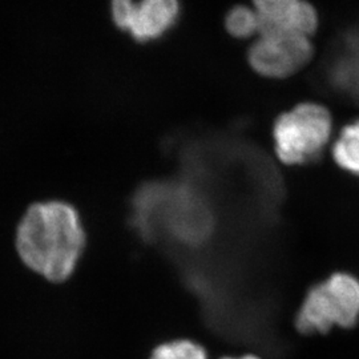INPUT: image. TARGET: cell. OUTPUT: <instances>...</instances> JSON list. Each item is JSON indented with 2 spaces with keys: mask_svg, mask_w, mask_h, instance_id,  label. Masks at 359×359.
<instances>
[{
  "mask_svg": "<svg viewBox=\"0 0 359 359\" xmlns=\"http://www.w3.org/2000/svg\"><path fill=\"white\" fill-rule=\"evenodd\" d=\"M15 245L28 269L62 285L76 276L88 249V231L76 206L63 200L40 201L20 218Z\"/></svg>",
  "mask_w": 359,
  "mask_h": 359,
  "instance_id": "obj_1",
  "label": "cell"
},
{
  "mask_svg": "<svg viewBox=\"0 0 359 359\" xmlns=\"http://www.w3.org/2000/svg\"><path fill=\"white\" fill-rule=\"evenodd\" d=\"M358 323L359 277L345 269L333 270L313 283L293 318L295 332L305 337L348 332Z\"/></svg>",
  "mask_w": 359,
  "mask_h": 359,
  "instance_id": "obj_2",
  "label": "cell"
},
{
  "mask_svg": "<svg viewBox=\"0 0 359 359\" xmlns=\"http://www.w3.org/2000/svg\"><path fill=\"white\" fill-rule=\"evenodd\" d=\"M333 135V118L327 108L299 104L280 116L273 127L274 152L286 167H305L320 158Z\"/></svg>",
  "mask_w": 359,
  "mask_h": 359,
  "instance_id": "obj_3",
  "label": "cell"
},
{
  "mask_svg": "<svg viewBox=\"0 0 359 359\" xmlns=\"http://www.w3.org/2000/svg\"><path fill=\"white\" fill-rule=\"evenodd\" d=\"M216 359H265L261 354L256 351H243V353H231V354H224L219 355Z\"/></svg>",
  "mask_w": 359,
  "mask_h": 359,
  "instance_id": "obj_10",
  "label": "cell"
},
{
  "mask_svg": "<svg viewBox=\"0 0 359 359\" xmlns=\"http://www.w3.org/2000/svg\"><path fill=\"white\" fill-rule=\"evenodd\" d=\"M334 163L351 176L359 177V120L347 124L334 142Z\"/></svg>",
  "mask_w": 359,
  "mask_h": 359,
  "instance_id": "obj_7",
  "label": "cell"
},
{
  "mask_svg": "<svg viewBox=\"0 0 359 359\" xmlns=\"http://www.w3.org/2000/svg\"><path fill=\"white\" fill-rule=\"evenodd\" d=\"M116 26L139 41L164 35L179 16L177 0H112Z\"/></svg>",
  "mask_w": 359,
  "mask_h": 359,
  "instance_id": "obj_5",
  "label": "cell"
},
{
  "mask_svg": "<svg viewBox=\"0 0 359 359\" xmlns=\"http://www.w3.org/2000/svg\"><path fill=\"white\" fill-rule=\"evenodd\" d=\"M252 7L258 16L261 32L311 36L318 27L317 11L306 0H253Z\"/></svg>",
  "mask_w": 359,
  "mask_h": 359,
  "instance_id": "obj_6",
  "label": "cell"
},
{
  "mask_svg": "<svg viewBox=\"0 0 359 359\" xmlns=\"http://www.w3.org/2000/svg\"><path fill=\"white\" fill-rule=\"evenodd\" d=\"M148 359H213L208 347L189 337L170 338L157 344Z\"/></svg>",
  "mask_w": 359,
  "mask_h": 359,
  "instance_id": "obj_8",
  "label": "cell"
},
{
  "mask_svg": "<svg viewBox=\"0 0 359 359\" xmlns=\"http://www.w3.org/2000/svg\"><path fill=\"white\" fill-rule=\"evenodd\" d=\"M310 36L285 32H261L249 51V62L259 75L274 79L290 76L313 57Z\"/></svg>",
  "mask_w": 359,
  "mask_h": 359,
  "instance_id": "obj_4",
  "label": "cell"
},
{
  "mask_svg": "<svg viewBox=\"0 0 359 359\" xmlns=\"http://www.w3.org/2000/svg\"><path fill=\"white\" fill-rule=\"evenodd\" d=\"M226 29L234 38L249 39L258 36L261 32L259 20L253 7L236 6L226 15Z\"/></svg>",
  "mask_w": 359,
  "mask_h": 359,
  "instance_id": "obj_9",
  "label": "cell"
}]
</instances>
